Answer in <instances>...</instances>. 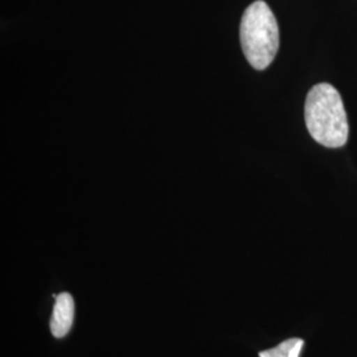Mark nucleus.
Listing matches in <instances>:
<instances>
[{"mask_svg":"<svg viewBox=\"0 0 357 357\" xmlns=\"http://www.w3.org/2000/svg\"><path fill=\"white\" fill-rule=\"evenodd\" d=\"M305 118L310 135L324 147L339 149L348 141V119L339 91L330 84H318L308 91Z\"/></svg>","mask_w":357,"mask_h":357,"instance_id":"f257e3e1","label":"nucleus"},{"mask_svg":"<svg viewBox=\"0 0 357 357\" xmlns=\"http://www.w3.org/2000/svg\"><path fill=\"white\" fill-rule=\"evenodd\" d=\"M240 40L248 63L257 70L266 69L274 61L280 48V28L264 0H257L245 10Z\"/></svg>","mask_w":357,"mask_h":357,"instance_id":"f03ea898","label":"nucleus"},{"mask_svg":"<svg viewBox=\"0 0 357 357\" xmlns=\"http://www.w3.org/2000/svg\"><path fill=\"white\" fill-rule=\"evenodd\" d=\"M75 320V301L69 293L59 294L51 318L52 335L57 339L66 336L72 330Z\"/></svg>","mask_w":357,"mask_h":357,"instance_id":"7ed1b4c3","label":"nucleus"},{"mask_svg":"<svg viewBox=\"0 0 357 357\" xmlns=\"http://www.w3.org/2000/svg\"><path fill=\"white\" fill-rule=\"evenodd\" d=\"M305 345V342L299 337H293L289 340H284L281 344L259 352V357H299L301 351Z\"/></svg>","mask_w":357,"mask_h":357,"instance_id":"20e7f679","label":"nucleus"}]
</instances>
